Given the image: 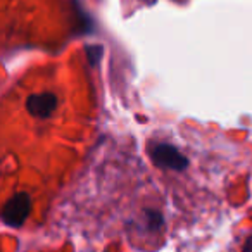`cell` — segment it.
I'll return each mask as SVG.
<instances>
[{
	"label": "cell",
	"mask_w": 252,
	"mask_h": 252,
	"mask_svg": "<svg viewBox=\"0 0 252 252\" xmlns=\"http://www.w3.org/2000/svg\"><path fill=\"white\" fill-rule=\"evenodd\" d=\"M30 211H32V197L26 192L16 193L12 199L7 200V204L2 209V221L7 226L19 228L28 218Z\"/></svg>",
	"instance_id": "7a4b0ae2"
},
{
	"label": "cell",
	"mask_w": 252,
	"mask_h": 252,
	"mask_svg": "<svg viewBox=\"0 0 252 252\" xmlns=\"http://www.w3.org/2000/svg\"><path fill=\"white\" fill-rule=\"evenodd\" d=\"M57 109V97L50 92L45 94H35L26 98V111L35 118H49Z\"/></svg>",
	"instance_id": "3957f363"
},
{
	"label": "cell",
	"mask_w": 252,
	"mask_h": 252,
	"mask_svg": "<svg viewBox=\"0 0 252 252\" xmlns=\"http://www.w3.org/2000/svg\"><path fill=\"white\" fill-rule=\"evenodd\" d=\"M144 2H147V4H154L156 0H144Z\"/></svg>",
	"instance_id": "8992f818"
},
{
	"label": "cell",
	"mask_w": 252,
	"mask_h": 252,
	"mask_svg": "<svg viewBox=\"0 0 252 252\" xmlns=\"http://www.w3.org/2000/svg\"><path fill=\"white\" fill-rule=\"evenodd\" d=\"M87 56H88V61H90L92 66H95V64L100 61L102 54H104V49H102L100 45H88L87 49Z\"/></svg>",
	"instance_id": "277c9868"
},
{
	"label": "cell",
	"mask_w": 252,
	"mask_h": 252,
	"mask_svg": "<svg viewBox=\"0 0 252 252\" xmlns=\"http://www.w3.org/2000/svg\"><path fill=\"white\" fill-rule=\"evenodd\" d=\"M151 159L158 168L173 169V171H183L189 166V159L182 154L176 147L169 144H154L151 149Z\"/></svg>",
	"instance_id": "6da1fadb"
},
{
	"label": "cell",
	"mask_w": 252,
	"mask_h": 252,
	"mask_svg": "<svg viewBox=\"0 0 252 252\" xmlns=\"http://www.w3.org/2000/svg\"><path fill=\"white\" fill-rule=\"evenodd\" d=\"M244 252H252V237L247 238V242L244 244Z\"/></svg>",
	"instance_id": "5b68a950"
}]
</instances>
